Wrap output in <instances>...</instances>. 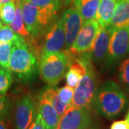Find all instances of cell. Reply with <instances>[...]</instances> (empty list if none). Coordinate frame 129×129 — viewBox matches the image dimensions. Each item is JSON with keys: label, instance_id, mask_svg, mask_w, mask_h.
<instances>
[{"label": "cell", "instance_id": "cell-18", "mask_svg": "<svg viewBox=\"0 0 129 129\" xmlns=\"http://www.w3.org/2000/svg\"><path fill=\"white\" fill-rule=\"evenodd\" d=\"M37 98L44 99L48 103H50L51 105L55 108V109L59 114L60 118L64 115V113L70 106L64 103L60 100V97L56 91V89H54V88H47L44 89L39 94Z\"/></svg>", "mask_w": 129, "mask_h": 129}, {"label": "cell", "instance_id": "cell-2", "mask_svg": "<svg viewBox=\"0 0 129 129\" xmlns=\"http://www.w3.org/2000/svg\"><path fill=\"white\" fill-rule=\"evenodd\" d=\"M128 102V98L120 86L112 80H108L97 90L93 106L101 115L113 119L122 113Z\"/></svg>", "mask_w": 129, "mask_h": 129}, {"label": "cell", "instance_id": "cell-23", "mask_svg": "<svg viewBox=\"0 0 129 129\" xmlns=\"http://www.w3.org/2000/svg\"><path fill=\"white\" fill-rule=\"evenodd\" d=\"M11 72L0 66V94L5 95L12 83Z\"/></svg>", "mask_w": 129, "mask_h": 129}, {"label": "cell", "instance_id": "cell-32", "mask_svg": "<svg viewBox=\"0 0 129 129\" xmlns=\"http://www.w3.org/2000/svg\"><path fill=\"white\" fill-rule=\"evenodd\" d=\"M14 0H1L0 1V3L2 4H6V3H9V2H14Z\"/></svg>", "mask_w": 129, "mask_h": 129}, {"label": "cell", "instance_id": "cell-10", "mask_svg": "<svg viewBox=\"0 0 129 129\" xmlns=\"http://www.w3.org/2000/svg\"><path fill=\"white\" fill-rule=\"evenodd\" d=\"M129 54V26L113 28L107 59L115 62Z\"/></svg>", "mask_w": 129, "mask_h": 129}, {"label": "cell", "instance_id": "cell-29", "mask_svg": "<svg viewBox=\"0 0 129 129\" xmlns=\"http://www.w3.org/2000/svg\"><path fill=\"white\" fill-rule=\"evenodd\" d=\"M28 129H47V128L43 124L40 115L37 113V115L35 118V121L32 122Z\"/></svg>", "mask_w": 129, "mask_h": 129}, {"label": "cell", "instance_id": "cell-1", "mask_svg": "<svg viewBox=\"0 0 129 129\" xmlns=\"http://www.w3.org/2000/svg\"><path fill=\"white\" fill-rule=\"evenodd\" d=\"M9 70L23 82L32 80L39 70V59L25 38L12 42Z\"/></svg>", "mask_w": 129, "mask_h": 129}, {"label": "cell", "instance_id": "cell-6", "mask_svg": "<svg viewBox=\"0 0 129 129\" xmlns=\"http://www.w3.org/2000/svg\"><path fill=\"white\" fill-rule=\"evenodd\" d=\"M65 40L64 19L61 17L55 20L45 33L44 40L40 45V60L41 57L62 50L65 45Z\"/></svg>", "mask_w": 129, "mask_h": 129}, {"label": "cell", "instance_id": "cell-20", "mask_svg": "<svg viewBox=\"0 0 129 129\" xmlns=\"http://www.w3.org/2000/svg\"><path fill=\"white\" fill-rule=\"evenodd\" d=\"M16 6L14 2L2 4L0 3V19L5 24H10L15 17Z\"/></svg>", "mask_w": 129, "mask_h": 129}, {"label": "cell", "instance_id": "cell-21", "mask_svg": "<svg viewBox=\"0 0 129 129\" xmlns=\"http://www.w3.org/2000/svg\"><path fill=\"white\" fill-rule=\"evenodd\" d=\"M12 49V42H0V66L9 71H10L9 62Z\"/></svg>", "mask_w": 129, "mask_h": 129}, {"label": "cell", "instance_id": "cell-9", "mask_svg": "<svg viewBox=\"0 0 129 129\" xmlns=\"http://www.w3.org/2000/svg\"><path fill=\"white\" fill-rule=\"evenodd\" d=\"M101 27L96 19L89 21L83 24L78 36L68 50L75 57L91 50L93 42Z\"/></svg>", "mask_w": 129, "mask_h": 129}, {"label": "cell", "instance_id": "cell-22", "mask_svg": "<svg viewBox=\"0 0 129 129\" xmlns=\"http://www.w3.org/2000/svg\"><path fill=\"white\" fill-rule=\"evenodd\" d=\"M22 37L9 26H2L0 27V42H13Z\"/></svg>", "mask_w": 129, "mask_h": 129}, {"label": "cell", "instance_id": "cell-30", "mask_svg": "<svg viewBox=\"0 0 129 129\" xmlns=\"http://www.w3.org/2000/svg\"><path fill=\"white\" fill-rule=\"evenodd\" d=\"M0 129H9L7 125L5 123V118H0Z\"/></svg>", "mask_w": 129, "mask_h": 129}, {"label": "cell", "instance_id": "cell-31", "mask_svg": "<svg viewBox=\"0 0 129 129\" xmlns=\"http://www.w3.org/2000/svg\"><path fill=\"white\" fill-rule=\"evenodd\" d=\"M59 1L60 2L61 5H62V3H64V4L68 5V4H70L73 0H59Z\"/></svg>", "mask_w": 129, "mask_h": 129}, {"label": "cell", "instance_id": "cell-12", "mask_svg": "<svg viewBox=\"0 0 129 129\" xmlns=\"http://www.w3.org/2000/svg\"><path fill=\"white\" fill-rule=\"evenodd\" d=\"M113 28L108 26L100 29L90 50L92 60L95 62H101L107 57Z\"/></svg>", "mask_w": 129, "mask_h": 129}, {"label": "cell", "instance_id": "cell-16", "mask_svg": "<svg viewBox=\"0 0 129 129\" xmlns=\"http://www.w3.org/2000/svg\"><path fill=\"white\" fill-rule=\"evenodd\" d=\"M116 4V0H101L95 19L101 28L109 25Z\"/></svg>", "mask_w": 129, "mask_h": 129}, {"label": "cell", "instance_id": "cell-14", "mask_svg": "<svg viewBox=\"0 0 129 129\" xmlns=\"http://www.w3.org/2000/svg\"><path fill=\"white\" fill-rule=\"evenodd\" d=\"M100 2L101 0H73L70 4L78 9L84 24L95 19Z\"/></svg>", "mask_w": 129, "mask_h": 129}, {"label": "cell", "instance_id": "cell-34", "mask_svg": "<svg viewBox=\"0 0 129 129\" xmlns=\"http://www.w3.org/2000/svg\"><path fill=\"white\" fill-rule=\"evenodd\" d=\"M2 26H3V25H2V22L0 21V27H2Z\"/></svg>", "mask_w": 129, "mask_h": 129}, {"label": "cell", "instance_id": "cell-35", "mask_svg": "<svg viewBox=\"0 0 129 129\" xmlns=\"http://www.w3.org/2000/svg\"><path fill=\"white\" fill-rule=\"evenodd\" d=\"M126 1H128V2H129V0H126Z\"/></svg>", "mask_w": 129, "mask_h": 129}, {"label": "cell", "instance_id": "cell-8", "mask_svg": "<svg viewBox=\"0 0 129 129\" xmlns=\"http://www.w3.org/2000/svg\"><path fill=\"white\" fill-rule=\"evenodd\" d=\"M92 123L91 108L70 106L60 118L57 129H88Z\"/></svg>", "mask_w": 129, "mask_h": 129}, {"label": "cell", "instance_id": "cell-13", "mask_svg": "<svg viewBox=\"0 0 129 129\" xmlns=\"http://www.w3.org/2000/svg\"><path fill=\"white\" fill-rule=\"evenodd\" d=\"M37 113L47 129H57L60 117L55 108L50 103L41 98H38Z\"/></svg>", "mask_w": 129, "mask_h": 129}, {"label": "cell", "instance_id": "cell-15", "mask_svg": "<svg viewBox=\"0 0 129 129\" xmlns=\"http://www.w3.org/2000/svg\"><path fill=\"white\" fill-rule=\"evenodd\" d=\"M111 27L120 28L129 26V2L118 0L109 25Z\"/></svg>", "mask_w": 129, "mask_h": 129}, {"label": "cell", "instance_id": "cell-28", "mask_svg": "<svg viewBox=\"0 0 129 129\" xmlns=\"http://www.w3.org/2000/svg\"><path fill=\"white\" fill-rule=\"evenodd\" d=\"M111 129H129V121L126 118L115 121L111 125Z\"/></svg>", "mask_w": 129, "mask_h": 129}, {"label": "cell", "instance_id": "cell-27", "mask_svg": "<svg viewBox=\"0 0 129 129\" xmlns=\"http://www.w3.org/2000/svg\"><path fill=\"white\" fill-rule=\"evenodd\" d=\"M34 5L40 7H46L49 6H55L60 7L61 3L59 0H27Z\"/></svg>", "mask_w": 129, "mask_h": 129}, {"label": "cell", "instance_id": "cell-5", "mask_svg": "<svg viewBox=\"0 0 129 129\" xmlns=\"http://www.w3.org/2000/svg\"><path fill=\"white\" fill-rule=\"evenodd\" d=\"M75 60V57L67 50L41 57L39 70L42 79L50 86L55 85L65 76L66 71Z\"/></svg>", "mask_w": 129, "mask_h": 129}, {"label": "cell", "instance_id": "cell-25", "mask_svg": "<svg viewBox=\"0 0 129 129\" xmlns=\"http://www.w3.org/2000/svg\"><path fill=\"white\" fill-rule=\"evenodd\" d=\"M56 91L60 97V100L65 104L70 106L74 95L73 88L66 85L63 88L56 89Z\"/></svg>", "mask_w": 129, "mask_h": 129}, {"label": "cell", "instance_id": "cell-36", "mask_svg": "<svg viewBox=\"0 0 129 129\" xmlns=\"http://www.w3.org/2000/svg\"><path fill=\"white\" fill-rule=\"evenodd\" d=\"M0 1H1V0H0Z\"/></svg>", "mask_w": 129, "mask_h": 129}, {"label": "cell", "instance_id": "cell-33", "mask_svg": "<svg viewBox=\"0 0 129 129\" xmlns=\"http://www.w3.org/2000/svg\"><path fill=\"white\" fill-rule=\"evenodd\" d=\"M125 118L129 121V110L128 111V113H127V115H126V118Z\"/></svg>", "mask_w": 129, "mask_h": 129}, {"label": "cell", "instance_id": "cell-4", "mask_svg": "<svg viewBox=\"0 0 129 129\" xmlns=\"http://www.w3.org/2000/svg\"><path fill=\"white\" fill-rule=\"evenodd\" d=\"M19 2L24 22L30 37L37 40L55 19L60 7L55 6L40 7L27 0H19Z\"/></svg>", "mask_w": 129, "mask_h": 129}, {"label": "cell", "instance_id": "cell-3", "mask_svg": "<svg viewBox=\"0 0 129 129\" xmlns=\"http://www.w3.org/2000/svg\"><path fill=\"white\" fill-rule=\"evenodd\" d=\"M86 67V73L80 79L75 88L70 106L75 108H91L97 92V82L95 71L92 64L90 51L84 52L76 57Z\"/></svg>", "mask_w": 129, "mask_h": 129}, {"label": "cell", "instance_id": "cell-26", "mask_svg": "<svg viewBox=\"0 0 129 129\" xmlns=\"http://www.w3.org/2000/svg\"><path fill=\"white\" fill-rule=\"evenodd\" d=\"M9 101L8 98L3 94H0V118H5L9 111Z\"/></svg>", "mask_w": 129, "mask_h": 129}, {"label": "cell", "instance_id": "cell-24", "mask_svg": "<svg viewBox=\"0 0 129 129\" xmlns=\"http://www.w3.org/2000/svg\"><path fill=\"white\" fill-rule=\"evenodd\" d=\"M118 79L125 87L129 88V58L121 62L118 69Z\"/></svg>", "mask_w": 129, "mask_h": 129}, {"label": "cell", "instance_id": "cell-7", "mask_svg": "<svg viewBox=\"0 0 129 129\" xmlns=\"http://www.w3.org/2000/svg\"><path fill=\"white\" fill-rule=\"evenodd\" d=\"M37 103L32 95L26 94L19 99L14 108V129H28L37 115Z\"/></svg>", "mask_w": 129, "mask_h": 129}, {"label": "cell", "instance_id": "cell-11", "mask_svg": "<svg viewBox=\"0 0 129 129\" xmlns=\"http://www.w3.org/2000/svg\"><path fill=\"white\" fill-rule=\"evenodd\" d=\"M65 9L62 15L65 29V50H69L83 24V19L78 9L73 4Z\"/></svg>", "mask_w": 129, "mask_h": 129}, {"label": "cell", "instance_id": "cell-19", "mask_svg": "<svg viewBox=\"0 0 129 129\" xmlns=\"http://www.w3.org/2000/svg\"><path fill=\"white\" fill-rule=\"evenodd\" d=\"M14 3H15V6H16L15 17H14L13 22L10 24V27L12 28L16 33L22 36L24 38H25L26 40H28L30 38V34L28 32L27 29L26 27L24 22L19 0H14Z\"/></svg>", "mask_w": 129, "mask_h": 129}, {"label": "cell", "instance_id": "cell-17", "mask_svg": "<svg viewBox=\"0 0 129 129\" xmlns=\"http://www.w3.org/2000/svg\"><path fill=\"white\" fill-rule=\"evenodd\" d=\"M85 73V65L78 58L75 57V60L70 65L69 68L65 74L66 85L75 89L78 85L80 79Z\"/></svg>", "mask_w": 129, "mask_h": 129}]
</instances>
